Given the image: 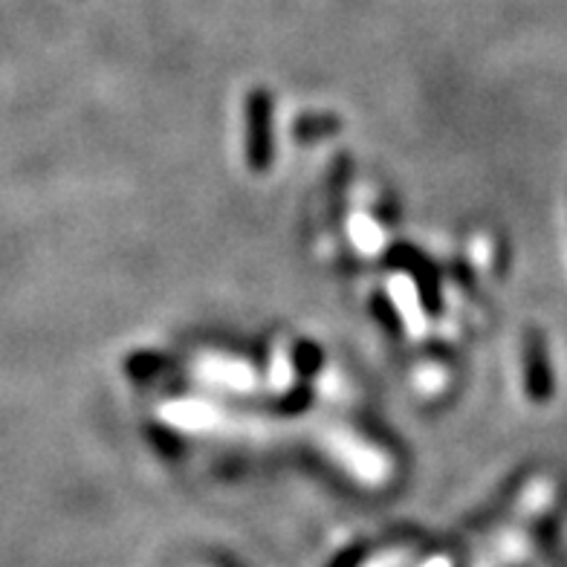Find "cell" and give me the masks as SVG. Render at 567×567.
Here are the masks:
<instances>
[{
	"mask_svg": "<svg viewBox=\"0 0 567 567\" xmlns=\"http://www.w3.org/2000/svg\"><path fill=\"white\" fill-rule=\"evenodd\" d=\"M530 391L536 396H547L550 391V377H547V368H545V351L542 348H530Z\"/></svg>",
	"mask_w": 567,
	"mask_h": 567,
	"instance_id": "cell-1",
	"label": "cell"
}]
</instances>
